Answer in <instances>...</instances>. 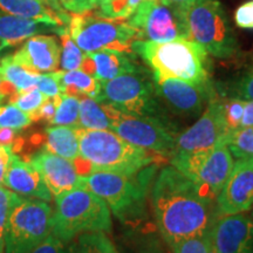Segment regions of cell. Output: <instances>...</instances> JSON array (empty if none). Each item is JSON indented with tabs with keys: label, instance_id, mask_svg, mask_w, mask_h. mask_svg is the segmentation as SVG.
Returning a JSON list of instances; mask_svg holds the SVG:
<instances>
[{
	"label": "cell",
	"instance_id": "6da1fadb",
	"mask_svg": "<svg viewBox=\"0 0 253 253\" xmlns=\"http://www.w3.org/2000/svg\"><path fill=\"white\" fill-rule=\"evenodd\" d=\"M155 218L170 248L190 237L205 235L217 218V209L175 167L161 170L151 189Z\"/></svg>",
	"mask_w": 253,
	"mask_h": 253
},
{
	"label": "cell",
	"instance_id": "7a4b0ae2",
	"mask_svg": "<svg viewBox=\"0 0 253 253\" xmlns=\"http://www.w3.org/2000/svg\"><path fill=\"white\" fill-rule=\"evenodd\" d=\"M80 156L73 161L79 175L95 170L137 172L155 164L151 151L129 143L112 130H91L78 126Z\"/></svg>",
	"mask_w": 253,
	"mask_h": 253
},
{
	"label": "cell",
	"instance_id": "3957f363",
	"mask_svg": "<svg viewBox=\"0 0 253 253\" xmlns=\"http://www.w3.org/2000/svg\"><path fill=\"white\" fill-rule=\"evenodd\" d=\"M131 49L153 68L155 81L178 79L197 86L209 84L208 53L195 41L179 39L155 42L136 40Z\"/></svg>",
	"mask_w": 253,
	"mask_h": 253
},
{
	"label": "cell",
	"instance_id": "277c9868",
	"mask_svg": "<svg viewBox=\"0 0 253 253\" xmlns=\"http://www.w3.org/2000/svg\"><path fill=\"white\" fill-rule=\"evenodd\" d=\"M112 211L102 198L79 185L55 197L52 233L68 244L84 233L112 231Z\"/></svg>",
	"mask_w": 253,
	"mask_h": 253
},
{
	"label": "cell",
	"instance_id": "5b68a950",
	"mask_svg": "<svg viewBox=\"0 0 253 253\" xmlns=\"http://www.w3.org/2000/svg\"><path fill=\"white\" fill-rule=\"evenodd\" d=\"M155 164L137 172L95 170L81 176L80 185L84 186L106 202L110 211L125 221L135 217L143 209L150 179L155 173Z\"/></svg>",
	"mask_w": 253,
	"mask_h": 253
},
{
	"label": "cell",
	"instance_id": "8992f818",
	"mask_svg": "<svg viewBox=\"0 0 253 253\" xmlns=\"http://www.w3.org/2000/svg\"><path fill=\"white\" fill-rule=\"evenodd\" d=\"M190 40L197 42L208 54L229 59L238 53L239 46L225 8L218 0H195L183 6Z\"/></svg>",
	"mask_w": 253,
	"mask_h": 253
},
{
	"label": "cell",
	"instance_id": "52a82bcc",
	"mask_svg": "<svg viewBox=\"0 0 253 253\" xmlns=\"http://www.w3.org/2000/svg\"><path fill=\"white\" fill-rule=\"evenodd\" d=\"M68 31L75 43L84 53L113 49L131 52L138 34L128 20L104 17L94 8L69 15Z\"/></svg>",
	"mask_w": 253,
	"mask_h": 253
},
{
	"label": "cell",
	"instance_id": "ba28073f",
	"mask_svg": "<svg viewBox=\"0 0 253 253\" xmlns=\"http://www.w3.org/2000/svg\"><path fill=\"white\" fill-rule=\"evenodd\" d=\"M233 164L235 161L227 147L226 137L208 150L171 156V166L188 177L211 202H216Z\"/></svg>",
	"mask_w": 253,
	"mask_h": 253
},
{
	"label": "cell",
	"instance_id": "9c48e42d",
	"mask_svg": "<svg viewBox=\"0 0 253 253\" xmlns=\"http://www.w3.org/2000/svg\"><path fill=\"white\" fill-rule=\"evenodd\" d=\"M53 210L48 202L23 197L9 213L5 253H30L52 233Z\"/></svg>",
	"mask_w": 253,
	"mask_h": 253
},
{
	"label": "cell",
	"instance_id": "30bf717a",
	"mask_svg": "<svg viewBox=\"0 0 253 253\" xmlns=\"http://www.w3.org/2000/svg\"><path fill=\"white\" fill-rule=\"evenodd\" d=\"M155 91L149 79L140 71L101 82V91L96 100L128 115L162 119L158 115L160 107Z\"/></svg>",
	"mask_w": 253,
	"mask_h": 253
},
{
	"label": "cell",
	"instance_id": "8fae6325",
	"mask_svg": "<svg viewBox=\"0 0 253 253\" xmlns=\"http://www.w3.org/2000/svg\"><path fill=\"white\" fill-rule=\"evenodd\" d=\"M128 21L137 32L138 40L147 39L155 42L190 40L183 7L142 0Z\"/></svg>",
	"mask_w": 253,
	"mask_h": 253
},
{
	"label": "cell",
	"instance_id": "7c38bea8",
	"mask_svg": "<svg viewBox=\"0 0 253 253\" xmlns=\"http://www.w3.org/2000/svg\"><path fill=\"white\" fill-rule=\"evenodd\" d=\"M110 130L136 147L162 156H172L175 150L176 136L160 118L128 115L113 107Z\"/></svg>",
	"mask_w": 253,
	"mask_h": 253
},
{
	"label": "cell",
	"instance_id": "4fadbf2b",
	"mask_svg": "<svg viewBox=\"0 0 253 253\" xmlns=\"http://www.w3.org/2000/svg\"><path fill=\"white\" fill-rule=\"evenodd\" d=\"M229 131L224 118L223 100L213 95L198 121L176 137L172 156L210 149L225 138Z\"/></svg>",
	"mask_w": 253,
	"mask_h": 253
},
{
	"label": "cell",
	"instance_id": "5bb4252c",
	"mask_svg": "<svg viewBox=\"0 0 253 253\" xmlns=\"http://www.w3.org/2000/svg\"><path fill=\"white\" fill-rule=\"evenodd\" d=\"M218 217L243 213L253 207V156L238 158L216 198Z\"/></svg>",
	"mask_w": 253,
	"mask_h": 253
},
{
	"label": "cell",
	"instance_id": "9a60e30c",
	"mask_svg": "<svg viewBox=\"0 0 253 253\" xmlns=\"http://www.w3.org/2000/svg\"><path fill=\"white\" fill-rule=\"evenodd\" d=\"M208 238L212 253H253V219L242 213L220 216Z\"/></svg>",
	"mask_w": 253,
	"mask_h": 253
},
{
	"label": "cell",
	"instance_id": "2e32d148",
	"mask_svg": "<svg viewBox=\"0 0 253 253\" xmlns=\"http://www.w3.org/2000/svg\"><path fill=\"white\" fill-rule=\"evenodd\" d=\"M155 89L158 96L183 115H197L204 108V104L213 96L210 84L197 86L178 79L156 81Z\"/></svg>",
	"mask_w": 253,
	"mask_h": 253
},
{
	"label": "cell",
	"instance_id": "e0dca14e",
	"mask_svg": "<svg viewBox=\"0 0 253 253\" xmlns=\"http://www.w3.org/2000/svg\"><path fill=\"white\" fill-rule=\"evenodd\" d=\"M28 162L39 171L46 186L54 197L80 185L81 176L79 175L73 161L67 158L42 149L32 155Z\"/></svg>",
	"mask_w": 253,
	"mask_h": 253
},
{
	"label": "cell",
	"instance_id": "ac0fdd59",
	"mask_svg": "<svg viewBox=\"0 0 253 253\" xmlns=\"http://www.w3.org/2000/svg\"><path fill=\"white\" fill-rule=\"evenodd\" d=\"M60 56L61 47L54 37L33 36L11 58L28 71L40 74L55 72L60 65Z\"/></svg>",
	"mask_w": 253,
	"mask_h": 253
},
{
	"label": "cell",
	"instance_id": "d6986e66",
	"mask_svg": "<svg viewBox=\"0 0 253 253\" xmlns=\"http://www.w3.org/2000/svg\"><path fill=\"white\" fill-rule=\"evenodd\" d=\"M4 185L23 197L45 202H50L52 199V194L39 171L28 161H24L17 154H14L11 166L6 172Z\"/></svg>",
	"mask_w": 253,
	"mask_h": 253
},
{
	"label": "cell",
	"instance_id": "ffe728a7",
	"mask_svg": "<svg viewBox=\"0 0 253 253\" xmlns=\"http://www.w3.org/2000/svg\"><path fill=\"white\" fill-rule=\"evenodd\" d=\"M0 11L6 14L37 20L47 26L65 27L69 23L58 2L50 0H0Z\"/></svg>",
	"mask_w": 253,
	"mask_h": 253
},
{
	"label": "cell",
	"instance_id": "44dd1931",
	"mask_svg": "<svg viewBox=\"0 0 253 253\" xmlns=\"http://www.w3.org/2000/svg\"><path fill=\"white\" fill-rule=\"evenodd\" d=\"M87 54H89L90 58L93 59L95 65L94 78L100 82L112 80V79L123 74L141 71L140 67L135 63L130 53L103 49L87 53Z\"/></svg>",
	"mask_w": 253,
	"mask_h": 253
},
{
	"label": "cell",
	"instance_id": "7402d4cb",
	"mask_svg": "<svg viewBox=\"0 0 253 253\" xmlns=\"http://www.w3.org/2000/svg\"><path fill=\"white\" fill-rule=\"evenodd\" d=\"M43 149L69 161L77 160L80 156L78 126H54L46 128Z\"/></svg>",
	"mask_w": 253,
	"mask_h": 253
},
{
	"label": "cell",
	"instance_id": "603a6c76",
	"mask_svg": "<svg viewBox=\"0 0 253 253\" xmlns=\"http://www.w3.org/2000/svg\"><path fill=\"white\" fill-rule=\"evenodd\" d=\"M42 25L45 24L32 19L6 13L0 14V40L4 42L6 48L18 46L23 41L45 30Z\"/></svg>",
	"mask_w": 253,
	"mask_h": 253
},
{
	"label": "cell",
	"instance_id": "cb8c5ba5",
	"mask_svg": "<svg viewBox=\"0 0 253 253\" xmlns=\"http://www.w3.org/2000/svg\"><path fill=\"white\" fill-rule=\"evenodd\" d=\"M59 82L61 94L72 96H87L96 99L101 91V82L81 69L53 72Z\"/></svg>",
	"mask_w": 253,
	"mask_h": 253
},
{
	"label": "cell",
	"instance_id": "d4e9b609",
	"mask_svg": "<svg viewBox=\"0 0 253 253\" xmlns=\"http://www.w3.org/2000/svg\"><path fill=\"white\" fill-rule=\"evenodd\" d=\"M110 104L93 97H80V116L79 126L91 130H110L112 122Z\"/></svg>",
	"mask_w": 253,
	"mask_h": 253
},
{
	"label": "cell",
	"instance_id": "484cf974",
	"mask_svg": "<svg viewBox=\"0 0 253 253\" xmlns=\"http://www.w3.org/2000/svg\"><path fill=\"white\" fill-rule=\"evenodd\" d=\"M0 78L11 84L19 93L37 87L38 73L28 71L8 55L0 60Z\"/></svg>",
	"mask_w": 253,
	"mask_h": 253
},
{
	"label": "cell",
	"instance_id": "4316f807",
	"mask_svg": "<svg viewBox=\"0 0 253 253\" xmlns=\"http://www.w3.org/2000/svg\"><path fill=\"white\" fill-rule=\"evenodd\" d=\"M73 242V253H119L106 232L84 233Z\"/></svg>",
	"mask_w": 253,
	"mask_h": 253
},
{
	"label": "cell",
	"instance_id": "83f0119b",
	"mask_svg": "<svg viewBox=\"0 0 253 253\" xmlns=\"http://www.w3.org/2000/svg\"><path fill=\"white\" fill-rule=\"evenodd\" d=\"M58 33L61 38V56H60V65L62 71H75L81 66L84 60V53L80 49L75 41L69 34L68 28L60 27Z\"/></svg>",
	"mask_w": 253,
	"mask_h": 253
},
{
	"label": "cell",
	"instance_id": "f1b7e54d",
	"mask_svg": "<svg viewBox=\"0 0 253 253\" xmlns=\"http://www.w3.org/2000/svg\"><path fill=\"white\" fill-rule=\"evenodd\" d=\"M227 147L237 160L253 156V126H240L226 135Z\"/></svg>",
	"mask_w": 253,
	"mask_h": 253
},
{
	"label": "cell",
	"instance_id": "f546056e",
	"mask_svg": "<svg viewBox=\"0 0 253 253\" xmlns=\"http://www.w3.org/2000/svg\"><path fill=\"white\" fill-rule=\"evenodd\" d=\"M79 116H80V97L61 94V100L50 125L79 126Z\"/></svg>",
	"mask_w": 253,
	"mask_h": 253
},
{
	"label": "cell",
	"instance_id": "4dcf8cb0",
	"mask_svg": "<svg viewBox=\"0 0 253 253\" xmlns=\"http://www.w3.org/2000/svg\"><path fill=\"white\" fill-rule=\"evenodd\" d=\"M21 198L23 196L0 186V253H5V233L9 213Z\"/></svg>",
	"mask_w": 253,
	"mask_h": 253
},
{
	"label": "cell",
	"instance_id": "1f68e13d",
	"mask_svg": "<svg viewBox=\"0 0 253 253\" xmlns=\"http://www.w3.org/2000/svg\"><path fill=\"white\" fill-rule=\"evenodd\" d=\"M33 122L31 116L27 113L19 109L13 103H8L6 106L0 107V126L21 130L27 128Z\"/></svg>",
	"mask_w": 253,
	"mask_h": 253
},
{
	"label": "cell",
	"instance_id": "d6a6232c",
	"mask_svg": "<svg viewBox=\"0 0 253 253\" xmlns=\"http://www.w3.org/2000/svg\"><path fill=\"white\" fill-rule=\"evenodd\" d=\"M9 99H11L9 103H13L19 109L31 115V114H33L39 108L47 97L36 87L28 90L19 91V93L13 95L12 97H9Z\"/></svg>",
	"mask_w": 253,
	"mask_h": 253
},
{
	"label": "cell",
	"instance_id": "836d02e7",
	"mask_svg": "<svg viewBox=\"0 0 253 253\" xmlns=\"http://www.w3.org/2000/svg\"><path fill=\"white\" fill-rule=\"evenodd\" d=\"M99 12L104 17L126 19L134 13L130 0H96Z\"/></svg>",
	"mask_w": 253,
	"mask_h": 253
},
{
	"label": "cell",
	"instance_id": "e575fe53",
	"mask_svg": "<svg viewBox=\"0 0 253 253\" xmlns=\"http://www.w3.org/2000/svg\"><path fill=\"white\" fill-rule=\"evenodd\" d=\"M244 106L245 101L237 99V97H230L223 101L224 118H225L226 126L230 131L240 128L243 114H244Z\"/></svg>",
	"mask_w": 253,
	"mask_h": 253
},
{
	"label": "cell",
	"instance_id": "d590c367",
	"mask_svg": "<svg viewBox=\"0 0 253 253\" xmlns=\"http://www.w3.org/2000/svg\"><path fill=\"white\" fill-rule=\"evenodd\" d=\"M173 253H212L208 233L190 237L177 243L172 248Z\"/></svg>",
	"mask_w": 253,
	"mask_h": 253
},
{
	"label": "cell",
	"instance_id": "8d00e7d4",
	"mask_svg": "<svg viewBox=\"0 0 253 253\" xmlns=\"http://www.w3.org/2000/svg\"><path fill=\"white\" fill-rule=\"evenodd\" d=\"M230 91L232 95L231 97H237L244 101L253 100V62L232 84Z\"/></svg>",
	"mask_w": 253,
	"mask_h": 253
},
{
	"label": "cell",
	"instance_id": "74e56055",
	"mask_svg": "<svg viewBox=\"0 0 253 253\" xmlns=\"http://www.w3.org/2000/svg\"><path fill=\"white\" fill-rule=\"evenodd\" d=\"M30 253H73V242L66 244L62 240L56 238L53 233H50L40 245L32 250Z\"/></svg>",
	"mask_w": 253,
	"mask_h": 253
},
{
	"label": "cell",
	"instance_id": "f35d334b",
	"mask_svg": "<svg viewBox=\"0 0 253 253\" xmlns=\"http://www.w3.org/2000/svg\"><path fill=\"white\" fill-rule=\"evenodd\" d=\"M37 88L46 97H56L61 95L59 82L55 79L53 72L40 73V74H38Z\"/></svg>",
	"mask_w": 253,
	"mask_h": 253
},
{
	"label": "cell",
	"instance_id": "ab89813d",
	"mask_svg": "<svg viewBox=\"0 0 253 253\" xmlns=\"http://www.w3.org/2000/svg\"><path fill=\"white\" fill-rule=\"evenodd\" d=\"M61 100V95L56 97H47L43 103L33 114H31V119L34 121H45L50 123L54 119L56 108Z\"/></svg>",
	"mask_w": 253,
	"mask_h": 253
},
{
	"label": "cell",
	"instance_id": "60d3db41",
	"mask_svg": "<svg viewBox=\"0 0 253 253\" xmlns=\"http://www.w3.org/2000/svg\"><path fill=\"white\" fill-rule=\"evenodd\" d=\"M235 23L242 30H253V0H248L237 7Z\"/></svg>",
	"mask_w": 253,
	"mask_h": 253
},
{
	"label": "cell",
	"instance_id": "b9f144b4",
	"mask_svg": "<svg viewBox=\"0 0 253 253\" xmlns=\"http://www.w3.org/2000/svg\"><path fill=\"white\" fill-rule=\"evenodd\" d=\"M18 131L7 126H0V145H8L14 154L20 153L25 143L24 138L19 135Z\"/></svg>",
	"mask_w": 253,
	"mask_h": 253
},
{
	"label": "cell",
	"instance_id": "7bdbcfd3",
	"mask_svg": "<svg viewBox=\"0 0 253 253\" xmlns=\"http://www.w3.org/2000/svg\"><path fill=\"white\" fill-rule=\"evenodd\" d=\"M62 7L73 13H82L96 7V0H59Z\"/></svg>",
	"mask_w": 253,
	"mask_h": 253
},
{
	"label": "cell",
	"instance_id": "ee69618b",
	"mask_svg": "<svg viewBox=\"0 0 253 253\" xmlns=\"http://www.w3.org/2000/svg\"><path fill=\"white\" fill-rule=\"evenodd\" d=\"M14 156L13 150L8 145H0V186L4 184V179L9 166H11L12 158Z\"/></svg>",
	"mask_w": 253,
	"mask_h": 253
},
{
	"label": "cell",
	"instance_id": "f6af8a7d",
	"mask_svg": "<svg viewBox=\"0 0 253 253\" xmlns=\"http://www.w3.org/2000/svg\"><path fill=\"white\" fill-rule=\"evenodd\" d=\"M240 126H253V100L245 101L244 114Z\"/></svg>",
	"mask_w": 253,
	"mask_h": 253
},
{
	"label": "cell",
	"instance_id": "bcb514c9",
	"mask_svg": "<svg viewBox=\"0 0 253 253\" xmlns=\"http://www.w3.org/2000/svg\"><path fill=\"white\" fill-rule=\"evenodd\" d=\"M17 93H18L17 89H15L11 84H8L7 81L2 80V79L0 78V95H2L4 97L6 96L12 97Z\"/></svg>",
	"mask_w": 253,
	"mask_h": 253
},
{
	"label": "cell",
	"instance_id": "7dc6e473",
	"mask_svg": "<svg viewBox=\"0 0 253 253\" xmlns=\"http://www.w3.org/2000/svg\"><path fill=\"white\" fill-rule=\"evenodd\" d=\"M192 1H195V0H161L163 5L177 6V7H183V6L191 4Z\"/></svg>",
	"mask_w": 253,
	"mask_h": 253
},
{
	"label": "cell",
	"instance_id": "c3c4849f",
	"mask_svg": "<svg viewBox=\"0 0 253 253\" xmlns=\"http://www.w3.org/2000/svg\"><path fill=\"white\" fill-rule=\"evenodd\" d=\"M5 48H6V47H5V45H4V42H2V41L0 40V53H1L2 50H4Z\"/></svg>",
	"mask_w": 253,
	"mask_h": 253
},
{
	"label": "cell",
	"instance_id": "681fc988",
	"mask_svg": "<svg viewBox=\"0 0 253 253\" xmlns=\"http://www.w3.org/2000/svg\"><path fill=\"white\" fill-rule=\"evenodd\" d=\"M2 99H4V96H2V95H0V103H1V101H2Z\"/></svg>",
	"mask_w": 253,
	"mask_h": 253
},
{
	"label": "cell",
	"instance_id": "f907efd6",
	"mask_svg": "<svg viewBox=\"0 0 253 253\" xmlns=\"http://www.w3.org/2000/svg\"><path fill=\"white\" fill-rule=\"evenodd\" d=\"M151 1H156V2H161V0H151Z\"/></svg>",
	"mask_w": 253,
	"mask_h": 253
},
{
	"label": "cell",
	"instance_id": "816d5d0a",
	"mask_svg": "<svg viewBox=\"0 0 253 253\" xmlns=\"http://www.w3.org/2000/svg\"><path fill=\"white\" fill-rule=\"evenodd\" d=\"M50 1H54V2H58V0H50Z\"/></svg>",
	"mask_w": 253,
	"mask_h": 253
},
{
	"label": "cell",
	"instance_id": "f5cc1de1",
	"mask_svg": "<svg viewBox=\"0 0 253 253\" xmlns=\"http://www.w3.org/2000/svg\"><path fill=\"white\" fill-rule=\"evenodd\" d=\"M252 219H253V211H252Z\"/></svg>",
	"mask_w": 253,
	"mask_h": 253
}]
</instances>
